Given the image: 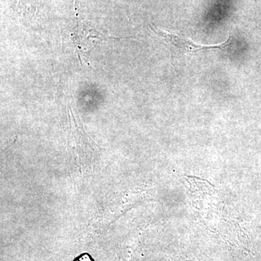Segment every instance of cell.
I'll return each mask as SVG.
<instances>
[{"instance_id":"6da1fadb","label":"cell","mask_w":261,"mask_h":261,"mask_svg":"<svg viewBox=\"0 0 261 261\" xmlns=\"http://www.w3.org/2000/svg\"><path fill=\"white\" fill-rule=\"evenodd\" d=\"M149 28L156 34V36L160 38V39H161L163 44L168 48L171 55L173 65H175L177 58L184 55H196L201 51L210 50V49L227 51L231 48V43H232V39L229 35L226 42L221 44H215V45H202V44H196L192 42L191 39L183 36L160 29L153 24H150Z\"/></svg>"},{"instance_id":"7a4b0ae2","label":"cell","mask_w":261,"mask_h":261,"mask_svg":"<svg viewBox=\"0 0 261 261\" xmlns=\"http://www.w3.org/2000/svg\"><path fill=\"white\" fill-rule=\"evenodd\" d=\"M72 38L76 47V53L82 64L89 65V58L91 51L97 44L106 41L117 39L118 38L109 37L97 29L91 27L87 21L77 18L76 24L73 29Z\"/></svg>"},{"instance_id":"3957f363","label":"cell","mask_w":261,"mask_h":261,"mask_svg":"<svg viewBox=\"0 0 261 261\" xmlns=\"http://www.w3.org/2000/svg\"><path fill=\"white\" fill-rule=\"evenodd\" d=\"M74 261H94V260L92 259V257L89 255V254L86 253L77 257Z\"/></svg>"}]
</instances>
